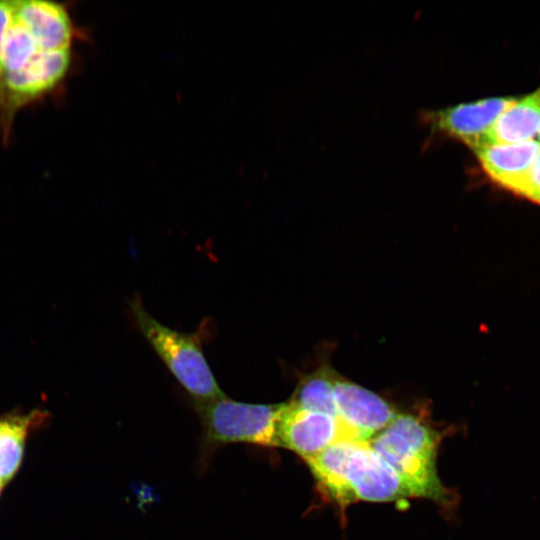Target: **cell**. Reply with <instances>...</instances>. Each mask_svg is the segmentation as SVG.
Masks as SVG:
<instances>
[{"mask_svg":"<svg viewBox=\"0 0 540 540\" xmlns=\"http://www.w3.org/2000/svg\"><path fill=\"white\" fill-rule=\"evenodd\" d=\"M371 447L397 472L414 497L447 504L451 496L436 469L437 431L413 414L398 415L370 439Z\"/></svg>","mask_w":540,"mask_h":540,"instance_id":"1","label":"cell"},{"mask_svg":"<svg viewBox=\"0 0 540 540\" xmlns=\"http://www.w3.org/2000/svg\"><path fill=\"white\" fill-rule=\"evenodd\" d=\"M201 423L200 461L206 466L225 445L245 443L275 448L284 403L258 404L222 398L193 402Z\"/></svg>","mask_w":540,"mask_h":540,"instance_id":"2","label":"cell"},{"mask_svg":"<svg viewBox=\"0 0 540 540\" xmlns=\"http://www.w3.org/2000/svg\"><path fill=\"white\" fill-rule=\"evenodd\" d=\"M129 305L138 329L193 402L226 396L194 336L160 323L145 310L138 296Z\"/></svg>","mask_w":540,"mask_h":540,"instance_id":"3","label":"cell"},{"mask_svg":"<svg viewBox=\"0 0 540 540\" xmlns=\"http://www.w3.org/2000/svg\"><path fill=\"white\" fill-rule=\"evenodd\" d=\"M344 508L356 501L388 502L414 497L397 472L368 441H354L344 465Z\"/></svg>","mask_w":540,"mask_h":540,"instance_id":"4","label":"cell"},{"mask_svg":"<svg viewBox=\"0 0 540 540\" xmlns=\"http://www.w3.org/2000/svg\"><path fill=\"white\" fill-rule=\"evenodd\" d=\"M343 439L354 440L338 418L284 402L278 425L279 447L293 451L305 461Z\"/></svg>","mask_w":540,"mask_h":540,"instance_id":"5","label":"cell"},{"mask_svg":"<svg viewBox=\"0 0 540 540\" xmlns=\"http://www.w3.org/2000/svg\"><path fill=\"white\" fill-rule=\"evenodd\" d=\"M338 419L356 441H369L382 431L398 411L384 398L333 371Z\"/></svg>","mask_w":540,"mask_h":540,"instance_id":"6","label":"cell"},{"mask_svg":"<svg viewBox=\"0 0 540 540\" xmlns=\"http://www.w3.org/2000/svg\"><path fill=\"white\" fill-rule=\"evenodd\" d=\"M516 100L514 97L486 98L432 112L428 120L433 128L474 150L488 143L496 120Z\"/></svg>","mask_w":540,"mask_h":540,"instance_id":"7","label":"cell"},{"mask_svg":"<svg viewBox=\"0 0 540 540\" xmlns=\"http://www.w3.org/2000/svg\"><path fill=\"white\" fill-rule=\"evenodd\" d=\"M539 151L540 142L535 139L516 144L487 143L474 149L487 176L518 196Z\"/></svg>","mask_w":540,"mask_h":540,"instance_id":"8","label":"cell"},{"mask_svg":"<svg viewBox=\"0 0 540 540\" xmlns=\"http://www.w3.org/2000/svg\"><path fill=\"white\" fill-rule=\"evenodd\" d=\"M540 128V87L508 107L496 120L488 143L516 144L533 140ZM487 144V143H486Z\"/></svg>","mask_w":540,"mask_h":540,"instance_id":"9","label":"cell"},{"mask_svg":"<svg viewBox=\"0 0 540 540\" xmlns=\"http://www.w3.org/2000/svg\"><path fill=\"white\" fill-rule=\"evenodd\" d=\"M44 414L33 411L25 415L0 417V482L5 485L17 471L22 457L26 436Z\"/></svg>","mask_w":540,"mask_h":540,"instance_id":"10","label":"cell"},{"mask_svg":"<svg viewBox=\"0 0 540 540\" xmlns=\"http://www.w3.org/2000/svg\"><path fill=\"white\" fill-rule=\"evenodd\" d=\"M333 371L331 367L322 366L302 377L288 402L299 408L338 418Z\"/></svg>","mask_w":540,"mask_h":540,"instance_id":"11","label":"cell"},{"mask_svg":"<svg viewBox=\"0 0 540 540\" xmlns=\"http://www.w3.org/2000/svg\"><path fill=\"white\" fill-rule=\"evenodd\" d=\"M519 196L540 205V151L529 170Z\"/></svg>","mask_w":540,"mask_h":540,"instance_id":"12","label":"cell"},{"mask_svg":"<svg viewBox=\"0 0 540 540\" xmlns=\"http://www.w3.org/2000/svg\"><path fill=\"white\" fill-rule=\"evenodd\" d=\"M3 486H4V485L0 482V491H1V489H2Z\"/></svg>","mask_w":540,"mask_h":540,"instance_id":"13","label":"cell"},{"mask_svg":"<svg viewBox=\"0 0 540 540\" xmlns=\"http://www.w3.org/2000/svg\"><path fill=\"white\" fill-rule=\"evenodd\" d=\"M538 137H539V142H540V128H539V132H538Z\"/></svg>","mask_w":540,"mask_h":540,"instance_id":"14","label":"cell"}]
</instances>
